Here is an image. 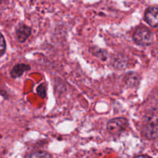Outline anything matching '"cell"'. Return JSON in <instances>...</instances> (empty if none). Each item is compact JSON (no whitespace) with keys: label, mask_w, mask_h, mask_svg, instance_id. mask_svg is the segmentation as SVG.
<instances>
[{"label":"cell","mask_w":158,"mask_h":158,"mask_svg":"<svg viewBox=\"0 0 158 158\" xmlns=\"http://www.w3.org/2000/svg\"><path fill=\"white\" fill-rule=\"evenodd\" d=\"M143 134L151 140L158 137V113L153 112L147 116L143 127Z\"/></svg>","instance_id":"cell-1"},{"label":"cell","mask_w":158,"mask_h":158,"mask_svg":"<svg viewBox=\"0 0 158 158\" xmlns=\"http://www.w3.org/2000/svg\"><path fill=\"white\" fill-rule=\"evenodd\" d=\"M133 40L140 46H149L154 41V35L148 28L139 27L134 32Z\"/></svg>","instance_id":"cell-2"},{"label":"cell","mask_w":158,"mask_h":158,"mask_svg":"<svg viewBox=\"0 0 158 158\" xmlns=\"http://www.w3.org/2000/svg\"><path fill=\"white\" fill-rule=\"evenodd\" d=\"M127 120L123 117L114 118L110 120L106 125V129L108 132L112 135H119L127 127Z\"/></svg>","instance_id":"cell-3"},{"label":"cell","mask_w":158,"mask_h":158,"mask_svg":"<svg viewBox=\"0 0 158 158\" xmlns=\"http://www.w3.org/2000/svg\"><path fill=\"white\" fill-rule=\"evenodd\" d=\"M145 21L152 27H158V6L148 8L144 14Z\"/></svg>","instance_id":"cell-4"},{"label":"cell","mask_w":158,"mask_h":158,"mask_svg":"<svg viewBox=\"0 0 158 158\" xmlns=\"http://www.w3.org/2000/svg\"><path fill=\"white\" fill-rule=\"evenodd\" d=\"M31 34V28L25 24H21L17 27V40L20 43H24Z\"/></svg>","instance_id":"cell-5"},{"label":"cell","mask_w":158,"mask_h":158,"mask_svg":"<svg viewBox=\"0 0 158 158\" xmlns=\"http://www.w3.org/2000/svg\"><path fill=\"white\" fill-rule=\"evenodd\" d=\"M30 69V66L29 65L24 64V63H19L17 64L12 68L11 70L10 75L12 78H18V77H21L26 71H28Z\"/></svg>","instance_id":"cell-6"},{"label":"cell","mask_w":158,"mask_h":158,"mask_svg":"<svg viewBox=\"0 0 158 158\" xmlns=\"http://www.w3.org/2000/svg\"><path fill=\"white\" fill-rule=\"evenodd\" d=\"M25 158H52V156L46 151H39L31 153Z\"/></svg>","instance_id":"cell-7"},{"label":"cell","mask_w":158,"mask_h":158,"mask_svg":"<svg viewBox=\"0 0 158 158\" xmlns=\"http://www.w3.org/2000/svg\"><path fill=\"white\" fill-rule=\"evenodd\" d=\"M126 83L127 84L130 85V86H135V85L138 84L139 83L138 76H137V74L134 73H131L129 75L127 76Z\"/></svg>","instance_id":"cell-8"},{"label":"cell","mask_w":158,"mask_h":158,"mask_svg":"<svg viewBox=\"0 0 158 158\" xmlns=\"http://www.w3.org/2000/svg\"><path fill=\"white\" fill-rule=\"evenodd\" d=\"M37 94L42 98H45L46 96V86L43 84H40V86L37 87Z\"/></svg>","instance_id":"cell-9"},{"label":"cell","mask_w":158,"mask_h":158,"mask_svg":"<svg viewBox=\"0 0 158 158\" xmlns=\"http://www.w3.org/2000/svg\"><path fill=\"white\" fill-rule=\"evenodd\" d=\"M6 51V41L3 35L0 33V56L2 55Z\"/></svg>","instance_id":"cell-10"},{"label":"cell","mask_w":158,"mask_h":158,"mask_svg":"<svg viewBox=\"0 0 158 158\" xmlns=\"http://www.w3.org/2000/svg\"><path fill=\"white\" fill-rule=\"evenodd\" d=\"M134 158H151V157L148 155H140V156H137V157H134Z\"/></svg>","instance_id":"cell-11"}]
</instances>
